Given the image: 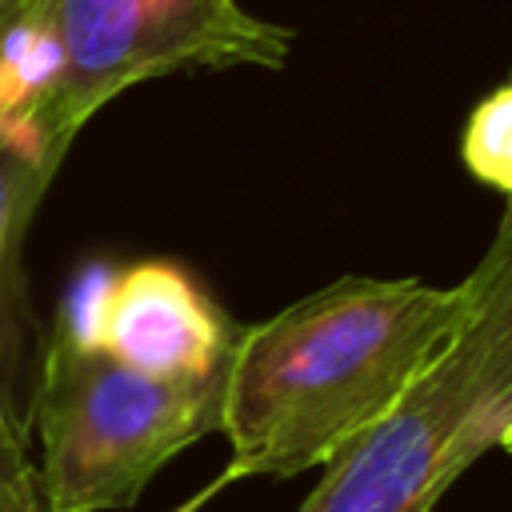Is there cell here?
Masks as SVG:
<instances>
[{"label":"cell","instance_id":"1","mask_svg":"<svg viewBox=\"0 0 512 512\" xmlns=\"http://www.w3.org/2000/svg\"><path fill=\"white\" fill-rule=\"evenodd\" d=\"M472 300V276L452 288L344 276L240 328L220 396L224 476L324 468L456 336Z\"/></svg>","mask_w":512,"mask_h":512},{"label":"cell","instance_id":"2","mask_svg":"<svg viewBox=\"0 0 512 512\" xmlns=\"http://www.w3.org/2000/svg\"><path fill=\"white\" fill-rule=\"evenodd\" d=\"M468 276V320L320 468L296 512H432L488 448H500L512 428V200Z\"/></svg>","mask_w":512,"mask_h":512},{"label":"cell","instance_id":"3","mask_svg":"<svg viewBox=\"0 0 512 512\" xmlns=\"http://www.w3.org/2000/svg\"><path fill=\"white\" fill-rule=\"evenodd\" d=\"M220 396L224 368L148 376L108 352L52 336L28 400L44 448V508L108 512L136 504L172 456L220 428Z\"/></svg>","mask_w":512,"mask_h":512},{"label":"cell","instance_id":"4","mask_svg":"<svg viewBox=\"0 0 512 512\" xmlns=\"http://www.w3.org/2000/svg\"><path fill=\"white\" fill-rule=\"evenodd\" d=\"M240 324L172 260L112 272L100 352L148 376H212L228 364Z\"/></svg>","mask_w":512,"mask_h":512},{"label":"cell","instance_id":"5","mask_svg":"<svg viewBox=\"0 0 512 512\" xmlns=\"http://www.w3.org/2000/svg\"><path fill=\"white\" fill-rule=\"evenodd\" d=\"M64 48L56 100V144L68 152L76 132L124 88L164 76L144 0H44Z\"/></svg>","mask_w":512,"mask_h":512},{"label":"cell","instance_id":"6","mask_svg":"<svg viewBox=\"0 0 512 512\" xmlns=\"http://www.w3.org/2000/svg\"><path fill=\"white\" fill-rule=\"evenodd\" d=\"M64 48L44 0H20L0 28V144L56 176V100Z\"/></svg>","mask_w":512,"mask_h":512},{"label":"cell","instance_id":"7","mask_svg":"<svg viewBox=\"0 0 512 512\" xmlns=\"http://www.w3.org/2000/svg\"><path fill=\"white\" fill-rule=\"evenodd\" d=\"M164 72L180 68H284L292 32L248 16L236 0H144Z\"/></svg>","mask_w":512,"mask_h":512},{"label":"cell","instance_id":"8","mask_svg":"<svg viewBox=\"0 0 512 512\" xmlns=\"http://www.w3.org/2000/svg\"><path fill=\"white\" fill-rule=\"evenodd\" d=\"M48 172L36 168L32 160L16 156L12 148L0 144V420L16 432L28 428V408L16 400L12 380H8V364H12V324H8V300H4V280H8V256L32 216V208L40 204L44 188H48Z\"/></svg>","mask_w":512,"mask_h":512},{"label":"cell","instance_id":"9","mask_svg":"<svg viewBox=\"0 0 512 512\" xmlns=\"http://www.w3.org/2000/svg\"><path fill=\"white\" fill-rule=\"evenodd\" d=\"M460 152L480 184L512 200V76L472 108Z\"/></svg>","mask_w":512,"mask_h":512},{"label":"cell","instance_id":"10","mask_svg":"<svg viewBox=\"0 0 512 512\" xmlns=\"http://www.w3.org/2000/svg\"><path fill=\"white\" fill-rule=\"evenodd\" d=\"M112 264H88L76 272L64 304H60V320L56 332L60 340L76 344V348H96L100 352V324H104V308H108V288H112Z\"/></svg>","mask_w":512,"mask_h":512},{"label":"cell","instance_id":"11","mask_svg":"<svg viewBox=\"0 0 512 512\" xmlns=\"http://www.w3.org/2000/svg\"><path fill=\"white\" fill-rule=\"evenodd\" d=\"M0 512H48L40 492V472L28 460L24 432L0 420Z\"/></svg>","mask_w":512,"mask_h":512},{"label":"cell","instance_id":"12","mask_svg":"<svg viewBox=\"0 0 512 512\" xmlns=\"http://www.w3.org/2000/svg\"><path fill=\"white\" fill-rule=\"evenodd\" d=\"M228 484H232V480H228V476H224V472H220V476H216V480H212V484H204V488H200V492H192V496H188V500H184V504H176V508H172V512H204V508H208V500H212V496H216V492H224V488H228Z\"/></svg>","mask_w":512,"mask_h":512},{"label":"cell","instance_id":"13","mask_svg":"<svg viewBox=\"0 0 512 512\" xmlns=\"http://www.w3.org/2000/svg\"><path fill=\"white\" fill-rule=\"evenodd\" d=\"M16 4H20V0H0V28H4V20L16 12Z\"/></svg>","mask_w":512,"mask_h":512},{"label":"cell","instance_id":"14","mask_svg":"<svg viewBox=\"0 0 512 512\" xmlns=\"http://www.w3.org/2000/svg\"><path fill=\"white\" fill-rule=\"evenodd\" d=\"M500 448H504V452H512V428L504 432V440H500Z\"/></svg>","mask_w":512,"mask_h":512}]
</instances>
